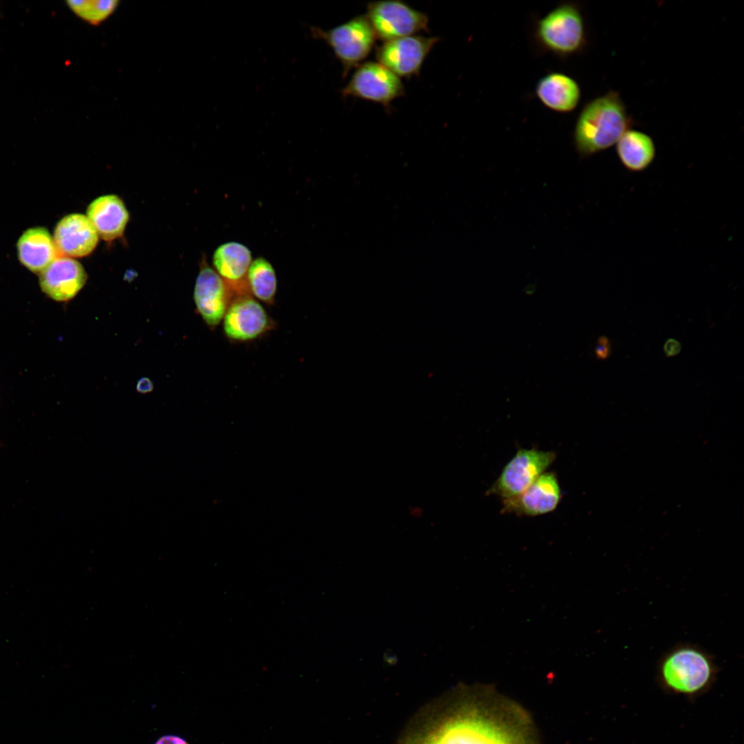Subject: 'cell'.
<instances>
[{
	"instance_id": "5",
	"label": "cell",
	"mask_w": 744,
	"mask_h": 744,
	"mask_svg": "<svg viewBox=\"0 0 744 744\" xmlns=\"http://www.w3.org/2000/svg\"><path fill=\"white\" fill-rule=\"evenodd\" d=\"M535 37L546 50L558 55L578 52L586 43L583 16L573 3L559 5L539 19Z\"/></svg>"
},
{
	"instance_id": "2",
	"label": "cell",
	"mask_w": 744,
	"mask_h": 744,
	"mask_svg": "<svg viewBox=\"0 0 744 744\" xmlns=\"http://www.w3.org/2000/svg\"><path fill=\"white\" fill-rule=\"evenodd\" d=\"M719 670L714 657L707 650L679 643L659 659L657 681L666 692L694 699L711 689Z\"/></svg>"
},
{
	"instance_id": "14",
	"label": "cell",
	"mask_w": 744,
	"mask_h": 744,
	"mask_svg": "<svg viewBox=\"0 0 744 744\" xmlns=\"http://www.w3.org/2000/svg\"><path fill=\"white\" fill-rule=\"evenodd\" d=\"M53 239L61 255L71 258L83 257L94 250L99 235L87 216L71 214L58 222Z\"/></svg>"
},
{
	"instance_id": "8",
	"label": "cell",
	"mask_w": 744,
	"mask_h": 744,
	"mask_svg": "<svg viewBox=\"0 0 744 744\" xmlns=\"http://www.w3.org/2000/svg\"><path fill=\"white\" fill-rule=\"evenodd\" d=\"M556 458L555 453L535 448H521L506 463L488 490L503 500L525 491Z\"/></svg>"
},
{
	"instance_id": "17",
	"label": "cell",
	"mask_w": 744,
	"mask_h": 744,
	"mask_svg": "<svg viewBox=\"0 0 744 744\" xmlns=\"http://www.w3.org/2000/svg\"><path fill=\"white\" fill-rule=\"evenodd\" d=\"M17 251L20 262L37 274L59 255L53 236L43 227L26 229L17 240Z\"/></svg>"
},
{
	"instance_id": "4",
	"label": "cell",
	"mask_w": 744,
	"mask_h": 744,
	"mask_svg": "<svg viewBox=\"0 0 744 744\" xmlns=\"http://www.w3.org/2000/svg\"><path fill=\"white\" fill-rule=\"evenodd\" d=\"M310 32L314 39L324 41L332 49L342 66L344 78L368 56L376 39L365 15L357 16L329 30L312 26Z\"/></svg>"
},
{
	"instance_id": "7",
	"label": "cell",
	"mask_w": 744,
	"mask_h": 744,
	"mask_svg": "<svg viewBox=\"0 0 744 744\" xmlns=\"http://www.w3.org/2000/svg\"><path fill=\"white\" fill-rule=\"evenodd\" d=\"M222 322L225 337L236 344L258 340L276 327L262 304L250 294L234 297Z\"/></svg>"
},
{
	"instance_id": "16",
	"label": "cell",
	"mask_w": 744,
	"mask_h": 744,
	"mask_svg": "<svg viewBox=\"0 0 744 744\" xmlns=\"http://www.w3.org/2000/svg\"><path fill=\"white\" fill-rule=\"evenodd\" d=\"M87 217L103 240L121 237L129 220L123 201L116 195L107 194L94 199L87 207Z\"/></svg>"
},
{
	"instance_id": "18",
	"label": "cell",
	"mask_w": 744,
	"mask_h": 744,
	"mask_svg": "<svg viewBox=\"0 0 744 744\" xmlns=\"http://www.w3.org/2000/svg\"><path fill=\"white\" fill-rule=\"evenodd\" d=\"M535 92L542 104L561 113L575 110L581 97L577 81L560 72H551L543 76L536 85Z\"/></svg>"
},
{
	"instance_id": "22",
	"label": "cell",
	"mask_w": 744,
	"mask_h": 744,
	"mask_svg": "<svg viewBox=\"0 0 744 744\" xmlns=\"http://www.w3.org/2000/svg\"><path fill=\"white\" fill-rule=\"evenodd\" d=\"M611 353V343L609 338L605 335L599 337L595 348L596 358L601 360H606L610 356Z\"/></svg>"
},
{
	"instance_id": "25",
	"label": "cell",
	"mask_w": 744,
	"mask_h": 744,
	"mask_svg": "<svg viewBox=\"0 0 744 744\" xmlns=\"http://www.w3.org/2000/svg\"><path fill=\"white\" fill-rule=\"evenodd\" d=\"M153 389V384L152 381L147 378H142L140 379L136 384V390L141 393H147L151 392Z\"/></svg>"
},
{
	"instance_id": "21",
	"label": "cell",
	"mask_w": 744,
	"mask_h": 744,
	"mask_svg": "<svg viewBox=\"0 0 744 744\" xmlns=\"http://www.w3.org/2000/svg\"><path fill=\"white\" fill-rule=\"evenodd\" d=\"M68 7L79 18L93 25L105 21L115 11L117 0H70Z\"/></svg>"
},
{
	"instance_id": "6",
	"label": "cell",
	"mask_w": 744,
	"mask_h": 744,
	"mask_svg": "<svg viewBox=\"0 0 744 744\" xmlns=\"http://www.w3.org/2000/svg\"><path fill=\"white\" fill-rule=\"evenodd\" d=\"M366 18L376 39L384 42L428 31V17L398 0L368 3Z\"/></svg>"
},
{
	"instance_id": "12",
	"label": "cell",
	"mask_w": 744,
	"mask_h": 744,
	"mask_svg": "<svg viewBox=\"0 0 744 744\" xmlns=\"http://www.w3.org/2000/svg\"><path fill=\"white\" fill-rule=\"evenodd\" d=\"M561 497L556 474L544 472L525 491L503 500L502 511L529 517L542 515L553 511Z\"/></svg>"
},
{
	"instance_id": "15",
	"label": "cell",
	"mask_w": 744,
	"mask_h": 744,
	"mask_svg": "<svg viewBox=\"0 0 744 744\" xmlns=\"http://www.w3.org/2000/svg\"><path fill=\"white\" fill-rule=\"evenodd\" d=\"M251 262L249 249L238 242L221 244L212 256L213 269L228 286L234 297L250 294L247 275Z\"/></svg>"
},
{
	"instance_id": "23",
	"label": "cell",
	"mask_w": 744,
	"mask_h": 744,
	"mask_svg": "<svg viewBox=\"0 0 744 744\" xmlns=\"http://www.w3.org/2000/svg\"><path fill=\"white\" fill-rule=\"evenodd\" d=\"M682 346L679 341L674 338H668L663 344V351L666 357H674L681 351Z\"/></svg>"
},
{
	"instance_id": "3",
	"label": "cell",
	"mask_w": 744,
	"mask_h": 744,
	"mask_svg": "<svg viewBox=\"0 0 744 744\" xmlns=\"http://www.w3.org/2000/svg\"><path fill=\"white\" fill-rule=\"evenodd\" d=\"M625 106L616 92L610 91L585 105L574 130L580 155L588 156L616 144L628 130Z\"/></svg>"
},
{
	"instance_id": "20",
	"label": "cell",
	"mask_w": 744,
	"mask_h": 744,
	"mask_svg": "<svg viewBox=\"0 0 744 744\" xmlns=\"http://www.w3.org/2000/svg\"><path fill=\"white\" fill-rule=\"evenodd\" d=\"M247 282L251 296L267 305L274 304L278 282L275 269L269 260L262 257L252 260L248 269Z\"/></svg>"
},
{
	"instance_id": "19",
	"label": "cell",
	"mask_w": 744,
	"mask_h": 744,
	"mask_svg": "<svg viewBox=\"0 0 744 744\" xmlns=\"http://www.w3.org/2000/svg\"><path fill=\"white\" fill-rule=\"evenodd\" d=\"M616 152L626 170L639 173L646 170L654 162L656 146L648 134L628 129L616 143Z\"/></svg>"
},
{
	"instance_id": "9",
	"label": "cell",
	"mask_w": 744,
	"mask_h": 744,
	"mask_svg": "<svg viewBox=\"0 0 744 744\" xmlns=\"http://www.w3.org/2000/svg\"><path fill=\"white\" fill-rule=\"evenodd\" d=\"M341 94L380 103L389 110L391 103L404 94V87L400 77L389 69L369 61L358 66Z\"/></svg>"
},
{
	"instance_id": "13",
	"label": "cell",
	"mask_w": 744,
	"mask_h": 744,
	"mask_svg": "<svg viewBox=\"0 0 744 744\" xmlns=\"http://www.w3.org/2000/svg\"><path fill=\"white\" fill-rule=\"evenodd\" d=\"M39 276L41 291L56 302H68L74 298L87 280V275L79 261L61 254Z\"/></svg>"
},
{
	"instance_id": "24",
	"label": "cell",
	"mask_w": 744,
	"mask_h": 744,
	"mask_svg": "<svg viewBox=\"0 0 744 744\" xmlns=\"http://www.w3.org/2000/svg\"><path fill=\"white\" fill-rule=\"evenodd\" d=\"M155 744H188L183 738L174 735H166L161 737Z\"/></svg>"
},
{
	"instance_id": "11",
	"label": "cell",
	"mask_w": 744,
	"mask_h": 744,
	"mask_svg": "<svg viewBox=\"0 0 744 744\" xmlns=\"http://www.w3.org/2000/svg\"><path fill=\"white\" fill-rule=\"evenodd\" d=\"M233 298L226 283L205 259L203 260L194 285V301L198 313L211 330L223 321Z\"/></svg>"
},
{
	"instance_id": "10",
	"label": "cell",
	"mask_w": 744,
	"mask_h": 744,
	"mask_svg": "<svg viewBox=\"0 0 744 744\" xmlns=\"http://www.w3.org/2000/svg\"><path fill=\"white\" fill-rule=\"evenodd\" d=\"M437 37L411 35L384 42L376 48L378 63L398 77L417 76L422 65L433 46Z\"/></svg>"
},
{
	"instance_id": "1",
	"label": "cell",
	"mask_w": 744,
	"mask_h": 744,
	"mask_svg": "<svg viewBox=\"0 0 744 744\" xmlns=\"http://www.w3.org/2000/svg\"><path fill=\"white\" fill-rule=\"evenodd\" d=\"M402 744H528L523 730L504 715L473 701L439 710Z\"/></svg>"
}]
</instances>
